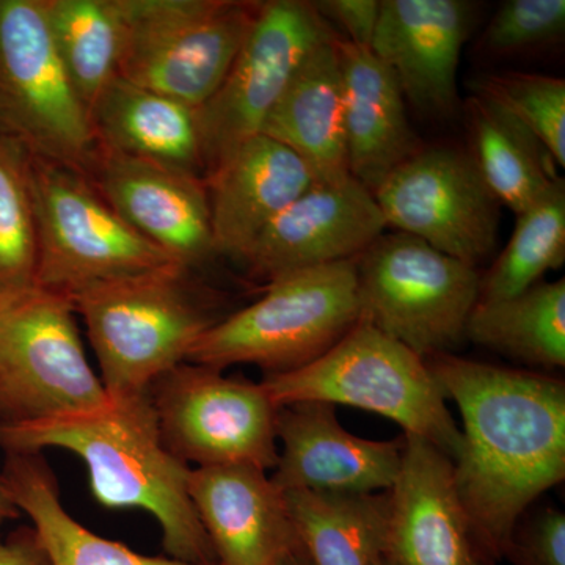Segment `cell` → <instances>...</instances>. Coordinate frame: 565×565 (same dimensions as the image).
Instances as JSON below:
<instances>
[{"label": "cell", "mask_w": 565, "mask_h": 565, "mask_svg": "<svg viewBox=\"0 0 565 565\" xmlns=\"http://www.w3.org/2000/svg\"><path fill=\"white\" fill-rule=\"evenodd\" d=\"M426 363L462 415L457 493L476 534L500 561L527 508L564 481V381L456 353Z\"/></svg>", "instance_id": "obj_1"}, {"label": "cell", "mask_w": 565, "mask_h": 565, "mask_svg": "<svg viewBox=\"0 0 565 565\" xmlns=\"http://www.w3.org/2000/svg\"><path fill=\"white\" fill-rule=\"evenodd\" d=\"M0 448L3 452L46 448L74 452L87 465L93 497L99 504L150 512L172 559L218 564L189 497L191 467L163 444L150 392L110 399L85 414L2 423Z\"/></svg>", "instance_id": "obj_2"}, {"label": "cell", "mask_w": 565, "mask_h": 565, "mask_svg": "<svg viewBox=\"0 0 565 565\" xmlns=\"http://www.w3.org/2000/svg\"><path fill=\"white\" fill-rule=\"evenodd\" d=\"M87 329L110 399L150 392L188 362L193 345L221 321L180 264L104 282L71 299Z\"/></svg>", "instance_id": "obj_3"}, {"label": "cell", "mask_w": 565, "mask_h": 565, "mask_svg": "<svg viewBox=\"0 0 565 565\" xmlns=\"http://www.w3.org/2000/svg\"><path fill=\"white\" fill-rule=\"evenodd\" d=\"M262 385L277 407L349 405L392 419L404 434L424 438L452 462L462 451V430L426 360L362 319L313 363L264 375Z\"/></svg>", "instance_id": "obj_4"}, {"label": "cell", "mask_w": 565, "mask_h": 565, "mask_svg": "<svg viewBox=\"0 0 565 565\" xmlns=\"http://www.w3.org/2000/svg\"><path fill=\"white\" fill-rule=\"evenodd\" d=\"M359 321L355 259L294 270L267 281L262 299L211 327L188 362L291 373L322 356Z\"/></svg>", "instance_id": "obj_5"}, {"label": "cell", "mask_w": 565, "mask_h": 565, "mask_svg": "<svg viewBox=\"0 0 565 565\" xmlns=\"http://www.w3.org/2000/svg\"><path fill=\"white\" fill-rule=\"evenodd\" d=\"M360 319L416 355L456 353L479 300L478 267L407 233L382 234L355 258Z\"/></svg>", "instance_id": "obj_6"}, {"label": "cell", "mask_w": 565, "mask_h": 565, "mask_svg": "<svg viewBox=\"0 0 565 565\" xmlns=\"http://www.w3.org/2000/svg\"><path fill=\"white\" fill-rule=\"evenodd\" d=\"M35 288L77 294L174 263L103 199L87 174L32 154Z\"/></svg>", "instance_id": "obj_7"}, {"label": "cell", "mask_w": 565, "mask_h": 565, "mask_svg": "<svg viewBox=\"0 0 565 565\" xmlns=\"http://www.w3.org/2000/svg\"><path fill=\"white\" fill-rule=\"evenodd\" d=\"M262 2L121 0L118 76L199 110L218 90Z\"/></svg>", "instance_id": "obj_8"}, {"label": "cell", "mask_w": 565, "mask_h": 565, "mask_svg": "<svg viewBox=\"0 0 565 565\" xmlns=\"http://www.w3.org/2000/svg\"><path fill=\"white\" fill-rule=\"evenodd\" d=\"M0 131L85 174L98 154L90 109L58 55L43 0H0Z\"/></svg>", "instance_id": "obj_9"}, {"label": "cell", "mask_w": 565, "mask_h": 565, "mask_svg": "<svg viewBox=\"0 0 565 565\" xmlns=\"http://www.w3.org/2000/svg\"><path fill=\"white\" fill-rule=\"evenodd\" d=\"M71 299L33 288L0 299L3 423L85 414L110 403L88 363Z\"/></svg>", "instance_id": "obj_10"}, {"label": "cell", "mask_w": 565, "mask_h": 565, "mask_svg": "<svg viewBox=\"0 0 565 565\" xmlns=\"http://www.w3.org/2000/svg\"><path fill=\"white\" fill-rule=\"evenodd\" d=\"M150 397L163 444L181 462L277 465L278 407L262 382L184 362L151 385Z\"/></svg>", "instance_id": "obj_11"}, {"label": "cell", "mask_w": 565, "mask_h": 565, "mask_svg": "<svg viewBox=\"0 0 565 565\" xmlns=\"http://www.w3.org/2000/svg\"><path fill=\"white\" fill-rule=\"evenodd\" d=\"M332 24L307 0H267L259 6L244 46L214 96L200 107L204 178L244 141L262 134L303 58L337 39Z\"/></svg>", "instance_id": "obj_12"}, {"label": "cell", "mask_w": 565, "mask_h": 565, "mask_svg": "<svg viewBox=\"0 0 565 565\" xmlns=\"http://www.w3.org/2000/svg\"><path fill=\"white\" fill-rule=\"evenodd\" d=\"M386 226L478 267L493 255L500 206L467 151L424 147L373 192Z\"/></svg>", "instance_id": "obj_13"}, {"label": "cell", "mask_w": 565, "mask_h": 565, "mask_svg": "<svg viewBox=\"0 0 565 565\" xmlns=\"http://www.w3.org/2000/svg\"><path fill=\"white\" fill-rule=\"evenodd\" d=\"M388 497L385 557L393 565H497L457 493L455 462L429 441L404 434Z\"/></svg>", "instance_id": "obj_14"}, {"label": "cell", "mask_w": 565, "mask_h": 565, "mask_svg": "<svg viewBox=\"0 0 565 565\" xmlns=\"http://www.w3.org/2000/svg\"><path fill=\"white\" fill-rule=\"evenodd\" d=\"M87 177L137 233L174 263L193 270L217 258L203 178L103 148Z\"/></svg>", "instance_id": "obj_15"}, {"label": "cell", "mask_w": 565, "mask_h": 565, "mask_svg": "<svg viewBox=\"0 0 565 565\" xmlns=\"http://www.w3.org/2000/svg\"><path fill=\"white\" fill-rule=\"evenodd\" d=\"M385 228L373 192L352 177L315 182L259 234L243 263L253 277L269 281L359 258Z\"/></svg>", "instance_id": "obj_16"}, {"label": "cell", "mask_w": 565, "mask_h": 565, "mask_svg": "<svg viewBox=\"0 0 565 565\" xmlns=\"http://www.w3.org/2000/svg\"><path fill=\"white\" fill-rule=\"evenodd\" d=\"M476 21L467 0H381L371 51L396 77L405 102L430 117L460 107L457 71Z\"/></svg>", "instance_id": "obj_17"}, {"label": "cell", "mask_w": 565, "mask_h": 565, "mask_svg": "<svg viewBox=\"0 0 565 565\" xmlns=\"http://www.w3.org/2000/svg\"><path fill=\"white\" fill-rule=\"evenodd\" d=\"M281 444L275 473L281 492L366 494L390 492L403 462L404 437L367 440L341 426L334 405L296 403L277 411Z\"/></svg>", "instance_id": "obj_18"}, {"label": "cell", "mask_w": 565, "mask_h": 565, "mask_svg": "<svg viewBox=\"0 0 565 565\" xmlns=\"http://www.w3.org/2000/svg\"><path fill=\"white\" fill-rule=\"evenodd\" d=\"M196 515L221 565H275L297 548L285 494L253 465L191 468Z\"/></svg>", "instance_id": "obj_19"}, {"label": "cell", "mask_w": 565, "mask_h": 565, "mask_svg": "<svg viewBox=\"0 0 565 565\" xmlns=\"http://www.w3.org/2000/svg\"><path fill=\"white\" fill-rule=\"evenodd\" d=\"M217 256L244 262L259 234L315 184L307 163L258 134L204 178Z\"/></svg>", "instance_id": "obj_20"}, {"label": "cell", "mask_w": 565, "mask_h": 565, "mask_svg": "<svg viewBox=\"0 0 565 565\" xmlns=\"http://www.w3.org/2000/svg\"><path fill=\"white\" fill-rule=\"evenodd\" d=\"M343 76L349 173L374 192L401 163L423 150L392 71L367 47L338 39Z\"/></svg>", "instance_id": "obj_21"}, {"label": "cell", "mask_w": 565, "mask_h": 565, "mask_svg": "<svg viewBox=\"0 0 565 565\" xmlns=\"http://www.w3.org/2000/svg\"><path fill=\"white\" fill-rule=\"evenodd\" d=\"M338 39L323 41L303 58L262 129L296 152L316 182L351 177Z\"/></svg>", "instance_id": "obj_22"}, {"label": "cell", "mask_w": 565, "mask_h": 565, "mask_svg": "<svg viewBox=\"0 0 565 565\" xmlns=\"http://www.w3.org/2000/svg\"><path fill=\"white\" fill-rule=\"evenodd\" d=\"M90 115L103 150L204 180L199 111L188 104L115 76L93 103Z\"/></svg>", "instance_id": "obj_23"}, {"label": "cell", "mask_w": 565, "mask_h": 565, "mask_svg": "<svg viewBox=\"0 0 565 565\" xmlns=\"http://www.w3.org/2000/svg\"><path fill=\"white\" fill-rule=\"evenodd\" d=\"M0 471L18 511L32 520L50 565H221L143 556L92 533L63 508L57 479L41 452H6Z\"/></svg>", "instance_id": "obj_24"}, {"label": "cell", "mask_w": 565, "mask_h": 565, "mask_svg": "<svg viewBox=\"0 0 565 565\" xmlns=\"http://www.w3.org/2000/svg\"><path fill=\"white\" fill-rule=\"evenodd\" d=\"M282 494L297 546L311 565H379L384 559L388 492Z\"/></svg>", "instance_id": "obj_25"}, {"label": "cell", "mask_w": 565, "mask_h": 565, "mask_svg": "<svg viewBox=\"0 0 565 565\" xmlns=\"http://www.w3.org/2000/svg\"><path fill=\"white\" fill-rule=\"evenodd\" d=\"M468 156L498 203L525 211L559 178L542 141L497 104L470 95L462 104Z\"/></svg>", "instance_id": "obj_26"}, {"label": "cell", "mask_w": 565, "mask_h": 565, "mask_svg": "<svg viewBox=\"0 0 565 565\" xmlns=\"http://www.w3.org/2000/svg\"><path fill=\"white\" fill-rule=\"evenodd\" d=\"M467 341L541 370L565 366V281L537 282L511 299L476 303Z\"/></svg>", "instance_id": "obj_27"}, {"label": "cell", "mask_w": 565, "mask_h": 565, "mask_svg": "<svg viewBox=\"0 0 565 565\" xmlns=\"http://www.w3.org/2000/svg\"><path fill=\"white\" fill-rule=\"evenodd\" d=\"M43 6L63 65L92 109L118 76L125 41L121 0H43Z\"/></svg>", "instance_id": "obj_28"}, {"label": "cell", "mask_w": 565, "mask_h": 565, "mask_svg": "<svg viewBox=\"0 0 565 565\" xmlns=\"http://www.w3.org/2000/svg\"><path fill=\"white\" fill-rule=\"evenodd\" d=\"M565 262V181L557 178L525 211L516 214L511 239L481 274L478 303L511 299L533 288Z\"/></svg>", "instance_id": "obj_29"}, {"label": "cell", "mask_w": 565, "mask_h": 565, "mask_svg": "<svg viewBox=\"0 0 565 565\" xmlns=\"http://www.w3.org/2000/svg\"><path fill=\"white\" fill-rule=\"evenodd\" d=\"M36 258L32 152L0 131V299L35 288Z\"/></svg>", "instance_id": "obj_30"}, {"label": "cell", "mask_w": 565, "mask_h": 565, "mask_svg": "<svg viewBox=\"0 0 565 565\" xmlns=\"http://www.w3.org/2000/svg\"><path fill=\"white\" fill-rule=\"evenodd\" d=\"M470 95L497 104L533 132L555 159L565 166V81L545 74L484 73L470 82Z\"/></svg>", "instance_id": "obj_31"}, {"label": "cell", "mask_w": 565, "mask_h": 565, "mask_svg": "<svg viewBox=\"0 0 565 565\" xmlns=\"http://www.w3.org/2000/svg\"><path fill=\"white\" fill-rule=\"evenodd\" d=\"M564 0H505L486 25L476 52L509 61L550 50L564 40Z\"/></svg>", "instance_id": "obj_32"}, {"label": "cell", "mask_w": 565, "mask_h": 565, "mask_svg": "<svg viewBox=\"0 0 565 565\" xmlns=\"http://www.w3.org/2000/svg\"><path fill=\"white\" fill-rule=\"evenodd\" d=\"M512 565H565V514L542 509L522 515L503 550Z\"/></svg>", "instance_id": "obj_33"}, {"label": "cell", "mask_w": 565, "mask_h": 565, "mask_svg": "<svg viewBox=\"0 0 565 565\" xmlns=\"http://www.w3.org/2000/svg\"><path fill=\"white\" fill-rule=\"evenodd\" d=\"M316 9L327 22H334L355 46H373L375 28L381 14V0H319Z\"/></svg>", "instance_id": "obj_34"}, {"label": "cell", "mask_w": 565, "mask_h": 565, "mask_svg": "<svg viewBox=\"0 0 565 565\" xmlns=\"http://www.w3.org/2000/svg\"><path fill=\"white\" fill-rule=\"evenodd\" d=\"M0 565H50L32 527H21L0 541Z\"/></svg>", "instance_id": "obj_35"}, {"label": "cell", "mask_w": 565, "mask_h": 565, "mask_svg": "<svg viewBox=\"0 0 565 565\" xmlns=\"http://www.w3.org/2000/svg\"><path fill=\"white\" fill-rule=\"evenodd\" d=\"M21 512L18 511L13 500H11L9 489H7L6 479H3L2 471H0V523L7 520L18 519Z\"/></svg>", "instance_id": "obj_36"}, {"label": "cell", "mask_w": 565, "mask_h": 565, "mask_svg": "<svg viewBox=\"0 0 565 565\" xmlns=\"http://www.w3.org/2000/svg\"><path fill=\"white\" fill-rule=\"evenodd\" d=\"M275 565H311L308 563L307 557L302 555V552H300L299 546H297L296 550H292V552H289L288 555H285L281 557V559H278Z\"/></svg>", "instance_id": "obj_37"}, {"label": "cell", "mask_w": 565, "mask_h": 565, "mask_svg": "<svg viewBox=\"0 0 565 565\" xmlns=\"http://www.w3.org/2000/svg\"><path fill=\"white\" fill-rule=\"evenodd\" d=\"M6 422V415H3L2 401H0V424Z\"/></svg>", "instance_id": "obj_38"}, {"label": "cell", "mask_w": 565, "mask_h": 565, "mask_svg": "<svg viewBox=\"0 0 565 565\" xmlns=\"http://www.w3.org/2000/svg\"><path fill=\"white\" fill-rule=\"evenodd\" d=\"M379 565H393L392 563H390L388 559H386V557H384V559L381 561V564Z\"/></svg>", "instance_id": "obj_39"}]
</instances>
